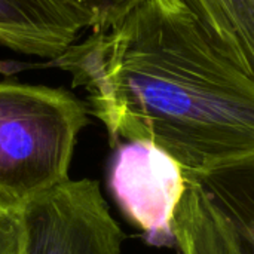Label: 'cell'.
Wrapping results in <instances>:
<instances>
[{
  "label": "cell",
  "mask_w": 254,
  "mask_h": 254,
  "mask_svg": "<svg viewBox=\"0 0 254 254\" xmlns=\"http://www.w3.org/2000/svg\"><path fill=\"white\" fill-rule=\"evenodd\" d=\"M83 31L52 0H0V45L55 60Z\"/></svg>",
  "instance_id": "5"
},
{
  "label": "cell",
  "mask_w": 254,
  "mask_h": 254,
  "mask_svg": "<svg viewBox=\"0 0 254 254\" xmlns=\"http://www.w3.org/2000/svg\"><path fill=\"white\" fill-rule=\"evenodd\" d=\"M19 254H121L124 232L97 182L67 180L19 207Z\"/></svg>",
  "instance_id": "3"
},
{
  "label": "cell",
  "mask_w": 254,
  "mask_h": 254,
  "mask_svg": "<svg viewBox=\"0 0 254 254\" xmlns=\"http://www.w3.org/2000/svg\"><path fill=\"white\" fill-rule=\"evenodd\" d=\"M88 107L63 88L0 82V201L21 207L68 180Z\"/></svg>",
  "instance_id": "2"
},
{
  "label": "cell",
  "mask_w": 254,
  "mask_h": 254,
  "mask_svg": "<svg viewBox=\"0 0 254 254\" xmlns=\"http://www.w3.org/2000/svg\"><path fill=\"white\" fill-rule=\"evenodd\" d=\"M19 207L0 201V254H19Z\"/></svg>",
  "instance_id": "10"
},
{
  "label": "cell",
  "mask_w": 254,
  "mask_h": 254,
  "mask_svg": "<svg viewBox=\"0 0 254 254\" xmlns=\"http://www.w3.org/2000/svg\"><path fill=\"white\" fill-rule=\"evenodd\" d=\"M185 176L201 186L222 214L240 253L254 254V153Z\"/></svg>",
  "instance_id": "6"
},
{
  "label": "cell",
  "mask_w": 254,
  "mask_h": 254,
  "mask_svg": "<svg viewBox=\"0 0 254 254\" xmlns=\"http://www.w3.org/2000/svg\"><path fill=\"white\" fill-rule=\"evenodd\" d=\"M82 30L106 31L147 0H52Z\"/></svg>",
  "instance_id": "9"
},
{
  "label": "cell",
  "mask_w": 254,
  "mask_h": 254,
  "mask_svg": "<svg viewBox=\"0 0 254 254\" xmlns=\"http://www.w3.org/2000/svg\"><path fill=\"white\" fill-rule=\"evenodd\" d=\"M51 64L85 88L113 144L150 141L189 176L254 153V77L182 0H147Z\"/></svg>",
  "instance_id": "1"
},
{
  "label": "cell",
  "mask_w": 254,
  "mask_h": 254,
  "mask_svg": "<svg viewBox=\"0 0 254 254\" xmlns=\"http://www.w3.org/2000/svg\"><path fill=\"white\" fill-rule=\"evenodd\" d=\"M109 185L121 210L143 231L149 244L177 247L174 216L188 180L170 153L144 140L119 143Z\"/></svg>",
  "instance_id": "4"
},
{
  "label": "cell",
  "mask_w": 254,
  "mask_h": 254,
  "mask_svg": "<svg viewBox=\"0 0 254 254\" xmlns=\"http://www.w3.org/2000/svg\"><path fill=\"white\" fill-rule=\"evenodd\" d=\"M216 49L254 77V0H182Z\"/></svg>",
  "instance_id": "7"
},
{
  "label": "cell",
  "mask_w": 254,
  "mask_h": 254,
  "mask_svg": "<svg viewBox=\"0 0 254 254\" xmlns=\"http://www.w3.org/2000/svg\"><path fill=\"white\" fill-rule=\"evenodd\" d=\"M176 210L174 231L182 254H241L237 241L201 186L188 179Z\"/></svg>",
  "instance_id": "8"
}]
</instances>
